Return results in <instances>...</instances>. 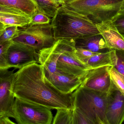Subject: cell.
<instances>
[{
    "instance_id": "obj_1",
    "label": "cell",
    "mask_w": 124,
    "mask_h": 124,
    "mask_svg": "<svg viewBox=\"0 0 124 124\" xmlns=\"http://www.w3.org/2000/svg\"><path fill=\"white\" fill-rule=\"evenodd\" d=\"M12 92L15 98L51 109L74 108L72 93L63 94L56 89L48 79L44 67L38 63L15 72Z\"/></svg>"
},
{
    "instance_id": "obj_2",
    "label": "cell",
    "mask_w": 124,
    "mask_h": 124,
    "mask_svg": "<svg viewBox=\"0 0 124 124\" xmlns=\"http://www.w3.org/2000/svg\"><path fill=\"white\" fill-rule=\"evenodd\" d=\"M54 37L74 40L100 34L95 24L84 14L61 5L51 22Z\"/></svg>"
},
{
    "instance_id": "obj_3",
    "label": "cell",
    "mask_w": 124,
    "mask_h": 124,
    "mask_svg": "<svg viewBox=\"0 0 124 124\" xmlns=\"http://www.w3.org/2000/svg\"><path fill=\"white\" fill-rule=\"evenodd\" d=\"M107 96L108 93L80 86L72 93L74 107L94 124H108L106 116Z\"/></svg>"
},
{
    "instance_id": "obj_4",
    "label": "cell",
    "mask_w": 124,
    "mask_h": 124,
    "mask_svg": "<svg viewBox=\"0 0 124 124\" xmlns=\"http://www.w3.org/2000/svg\"><path fill=\"white\" fill-rule=\"evenodd\" d=\"M124 2V0H75L63 5L87 15L96 24L111 20Z\"/></svg>"
},
{
    "instance_id": "obj_5",
    "label": "cell",
    "mask_w": 124,
    "mask_h": 124,
    "mask_svg": "<svg viewBox=\"0 0 124 124\" xmlns=\"http://www.w3.org/2000/svg\"><path fill=\"white\" fill-rule=\"evenodd\" d=\"M13 41L27 45L37 52L52 46L56 42L51 24L27 25L20 30Z\"/></svg>"
},
{
    "instance_id": "obj_6",
    "label": "cell",
    "mask_w": 124,
    "mask_h": 124,
    "mask_svg": "<svg viewBox=\"0 0 124 124\" xmlns=\"http://www.w3.org/2000/svg\"><path fill=\"white\" fill-rule=\"evenodd\" d=\"M15 109L19 124H51L53 121L51 109L41 105L15 98Z\"/></svg>"
},
{
    "instance_id": "obj_7",
    "label": "cell",
    "mask_w": 124,
    "mask_h": 124,
    "mask_svg": "<svg viewBox=\"0 0 124 124\" xmlns=\"http://www.w3.org/2000/svg\"><path fill=\"white\" fill-rule=\"evenodd\" d=\"M75 40L63 39L62 53L57 63V69L74 76L83 81L89 70L75 54Z\"/></svg>"
},
{
    "instance_id": "obj_8",
    "label": "cell",
    "mask_w": 124,
    "mask_h": 124,
    "mask_svg": "<svg viewBox=\"0 0 124 124\" xmlns=\"http://www.w3.org/2000/svg\"><path fill=\"white\" fill-rule=\"evenodd\" d=\"M14 71L0 69V116L16 120L15 98L12 92Z\"/></svg>"
},
{
    "instance_id": "obj_9",
    "label": "cell",
    "mask_w": 124,
    "mask_h": 124,
    "mask_svg": "<svg viewBox=\"0 0 124 124\" xmlns=\"http://www.w3.org/2000/svg\"><path fill=\"white\" fill-rule=\"evenodd\" d=\"M7 60L10 68L20 69L30 63H38V52L29 46L13 41L7 51Z\"/></svg>"
},
{
    "instance_id": "obj_10",
    "label": "cell",
    "mask_w": 124,
    "mask_h": 124,
    "mask_svg": "<svg viewBox=\"0 0 124 124\" xmlns=\"http://www.w3.org/2000/svg\"><path fill=\"white\" fill-rule=\"evenodd\" d=\"M109 66L89 70L80 86L98 91L108 93L112 86Z\"/></svg>"
},
{
    "instance_id": "obj_11",
    "label": "cell",
    "mask_w": 124,
    "mask_h": 124,
    "mask_svg": "<svg viewBox=\"0 0 124 124\" xmlns=\"http://www.w3.org/2000/svg\"><path fill=\"white\" fill-rule=\"evenodd\" d=\"M106 116L108 124H121L124 121V95L113 82L108 93Z\"/></svg>"
},
{
    "instance_id": "obj_12",
    "label": "cell",
    "mask_w": 124,
    "mask_h": 124,
    "mask_svg": "<svg viewBox=\"0 0 124 124\" xmlns=\"http://www.w3.org/2000/svg\"><path fill=\"white\" fill-rule=\"evenodd\" d=\"M109 50L124 51V36L117 29L111 20L95 24Z\"/></svg>"
},
{
    "instance_id": "obj_13",
    "label": "cell",
    "mask_w": 124,
    "mask_h": 124,
    "mask_svg": "<svg viewBox=\"0 0 124 124\" xmlns=\"http://www.w3.org/2000/svg\"><path fill=\"white\" fill-rule=\"evenodd\" d=\"M63 43V39H59L51 46L38 52V63L44 67L46 75L56 70L57 63L62 53Z\"/></svg>"
},
{
    "instance_id": "obj_14",
    "label": "cell",
    "mask_w": 124,
    "mask_h": 124,
    "mask_svg": "<svg viewBox=\"0 0 124 124\" xmlns=\"http://www.w3.org/2000/svg\"><path fill=\"white\" fill-rule=\"evenodd\" d=\"M46 76L51 83L63 94L73 93L80 86L82 82L77 77L57 69L54 73Z\"/></svg>"
},
{
    "instance_id": "obj_15",
    "label": "cell",
    "mask_w": 124,
    "mask_h": 124,
    "mask_svg": "<svg viewBox=\"0 0 124 124\" xmlns=\"http://www.w3.org/2000/svg\"><path fill=\"white\" fill-rule=\"evenodd\" d=\"M117 62L116 50L100 52L87 58L84 63L90 69L103 66L114 67Z\"/></svg>"
},
{
    "instance_id": "obj_16",
    "label": "cell",
    "mask_w": 124,
    "mask_h": 124,
    "mask_svg": "<svg viewBox=\"0 0 124 124\" xmlns=\"http://www.w3.org/2000/svg\"><path fill=\"white\" fill-rule=\"evenodd\" d=\"M76 48L85 49L94 52H103L108 49L106 43L101 34L92 35L75 40Z\"/></svg>"
},
{
    "instance_id": "obj_17",
    "label": "cell",
    "mask_w": 124,
    "mask_h": 124,
    "mask_svg": "<svg viewBox=\"0 0 124 124\" xmlns=\"http://www.w3.org/2000/svg\"><path fill=\"white\" fill-rule=\"evenodd\" d=\"M31 21V17L27 14L0 12V23L5 26L15 25L23 27L28 25Z\"/></svg>"
},
{
    "instance_id": "obj_18",
    "label": "cell",
    "mask_w": 124,
    "mask_h": 124,
    "mask_svg": "<svg viewBox=\"0 0 124 124\" xmlns=\"http://www.w3.org/2000/svg\"><path fill=\"white\" fill-rule=\"evenodd\" d=\"M0 4L20 9L31 17L37 9L33 0H0Z\"/></svg>"
},
{
    "instance_id": "obj_19",
    "label": "cell",
    "mask_w": 124,
    "mask_h": 124,
    "mask_svg": "<svg viewBox=\"0 0 124 124\" xmlns=\"http://www.w3.org/2000/svg\"><path fill=\"white\" fill-rule=\"evenodd\" d=\"M37 9L46 15L50 18L54 17L60 5L52 0H33Z\"/></svg>"
},
{
    "instance_id": "obj_20",
    "label": "cell",
    "mask_w": 124,
    "mask_h": 124,
    "mask_svg": "<svg viewBox=\"0 0 124 124\" xmlns=\"http://www.w3.org/2000/svg\"><path fill=\"white\" fill-rule=\"evenodd\" d=\"M73 110L66 108L57 109L52 124H73Z\"/></svg>"
},
{
    "instance_id": "obj_21",
    "label": "cell",
    "mask_w": 124,
    "mask_h": 124,
    "mask_svg": "<svg viewBox=\"0 0 124 124\" xmlns=\"http://www.w3.org/2000/svg\"><path fill=\"white\" fill-rule=\"evenodd\" d=\"M12 41H0V69L7 70L11 68L7 62V53Z\"/></svg>"
},
{
    "instance_id": "obj_22",
    "label": "cell",
    "mask_w": 124,
    "mask_h": 124,
    "mask_svg": "<svg viewBox=\"0 0 124 124\" xmlns=\"http://www.w3.org/2000/svg\"><path fill=\"white\" fill-rule=\"evenodd\" d=\"M109 72L112 82L124 95V78L114 67H110Z\"/></svg>"
},
{
    "instance_id": "obj_23",
    "label": "cell",
    "mask_w": 124,
    "mask_h": 124,
    "mask_svg": "<svg viewBox=\"0 0 124 124\" xmlns=\"http://www.w3.org/2000/svg\"><path fill=\"white\" fill-rule=\"evenodd\" d=\"M19 27L15 25H6L3 33L0 36V41H13L14 38L19 32Z\"/></svg>"
},
{
    "instance_id": "obj_24",
    "label": "cell",
    "mask_w": 124,
    "mask_h": 124,
    "mask_svg": "<svg viewBox=\"0 0 124 124\" xmlns=\"http://www.w3.org/2000/svg\"><path fill=\"white\" fill-rule=\"evenodd\" d=\"M31 22L28 25H44L50 23L51 22V18L38 9L31 15Z\"/></svg>"
},
{
    "instance_id": "obj_25",
    "label": "cell",
    "mask_w": 124,
    "mask_h": 124,
    "mask_svg": "<svg viewBox=\"0 0 124 124\" xmlns=\"http://www.w3.org/2000/svg\"><path fill=\"white\" fill-rule=\"evenodd\" d=\"M111 20L119 31L124 36V2L119 11Z\"/></svg>"
},
{
    "instance_id": "obj_26",
    "label": "cell",
    "mask_w": 124,
    "mask_h": 124,
    "mask_svg": "<svg viewBox=\"0 0 124 124\" xmlns=\"http://www.w3.org/2000/svg\"><path fill=\"white\" fill-rule=\"evenodd\" d=\"M73 124H94L83 113L76 108L73 112Z\"/></svg>"
},
{
    "instance_id": "obj_27",
    "label": "cell",
    "mask_w": 124,
    "mask_h": 124,
    "mask_svg": "<svg viewBox=\"0 0 124 124\" xmlns=\"http://www.w3.org/2000/svg\"><path fill=\"white\" fill-rule=\"evenodd\" d=\"M98 53H99L93 52L89 50L80 48H76L75 51V54L77 57L84 64H85V60L87 58Z\"/></svg>"
},
{
    "instance_id": "obj_28",
    "label": "cell",
    "mask_w": 124,
    "mask_h": 124,
    "mask_svg": "<svg viewBox=\"0 0 124 124\" xmlns=\"http://www.w3.org/2000/svg\"><path fill=\"white\" fill-rule=\"evenodd\" d=\"M115 50L117 57V62L114 67L124 78V51Z\"/></svg>"
},
{
    "instance_id": "obj_29",
    "label": "cell",
    "mask_w": 124,
    "mask_h": 124,
    "mask_svg": "<svg viewBox=\"0 0 124 124\" xmlns=\"http://www.w3.org/2000/svg\"><path fill=\"white\" fill-rule=\"evenodd\" d=\"M0 12H7L19 14H27L20 9L1 4H0Z\"/></svg>"
},
{
    "instance_id": "obj_30",
    "label": "cell",
    "mask_w": 124,
    "mask_h": 124,
    "mask_svg": "<svg viewBox=\"0 0 124 124\" xmlns=\"http://www.w3.org/2000/svg\"><path fill=\"white\" fill-rule=\"evenodd\" d=\"M9 117L0 116V124H14L16 123L12 122Z\"/></svg>"
},
{
    "instance_id": "obj_31",
    "label": "cell",
    "mask_w": 124,
    "mask_h": 124,
    "mask_svg": "<svg viewBox=\"0 0 124 124\" xmlns=\"http://www.w3.org/2000/svg\"><path fill=\"white\" fill-rule=\"evenodd\" d=\"M52 1L57 3L61 5H63L65 4V0H52Z\"/></svg>"
},
{
    "instance_id": "obj_32",
    "label": "cell",
    "mask_w": 124,
    "mask_h": 124,
    "mask_svg": "<svg viewBox=\"0 0 124 124\" xmlns=\"http://www.w3.org/2000/svg\"><path fill=\"white\" fill-rule=\"evenodd\" d=\"M5 27H6V26H5ZM4 28H2V29H0V36L2 34V33H3V31Z\"/></svg>"
},
{
    "instance_id": "obj_33",
    "label": "cell",
    "mask_w": 124,
    "mask_h": 124,
    "mask_svg": "<svg viewBox=\"0 0 124 124\" xmlns=\"http://www.w3.org/2000/svg\"><path fill=\"white\" fill-rule=\"evenodd\" d=\"M5 26H6L4 25L2 23H1V24H0V29L4 28H5Z\"/></svg>"
},
{
    "instance_id": "obj_34",
    "label": "cell",
    "mask_w": 124,
    "mask_h": 124,
    "mask_svg": "<svg viewBox=\"0 0 124 124\" xmlns=\"http://www.w3.org/2000/svg\"><path fill=\"white\" fill-rule=\"evenodd\" d=\"M73 0H65V3L69 2V1H72Z\"/></svg>"
}]
</instances>
